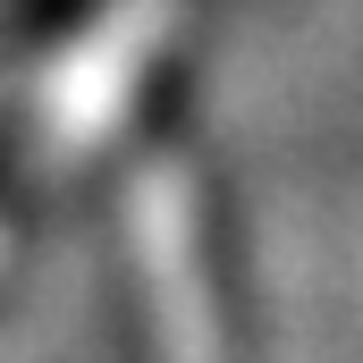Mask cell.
<instances>
[{
  "label": "cell",
  "instance_id": "6da1fadb",
  "mask_svg": "<svg viewBox=\"0 0 363 363\" xmlns=\"http://www.w3.org/2000/svg\"><path fill=\"white\" fill-rule=\"evenodd\" d=\"M135 254L161 296V347L169 363H237L228 321H220V287H211V254H203V211H194V178L178 152H144L135 161Z\"/></svg>",
  "mask_w": 363,
  "mask_h": 363
}]
</instances>
